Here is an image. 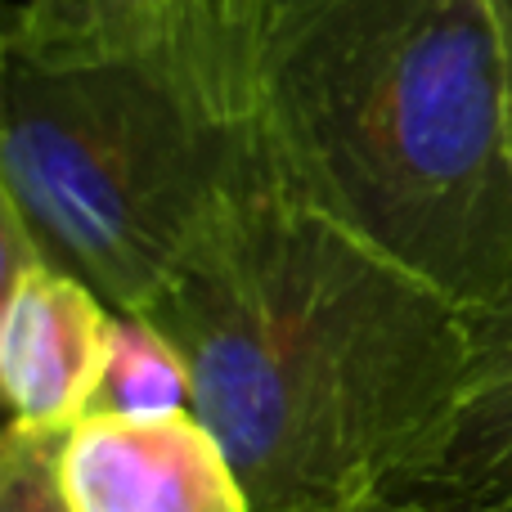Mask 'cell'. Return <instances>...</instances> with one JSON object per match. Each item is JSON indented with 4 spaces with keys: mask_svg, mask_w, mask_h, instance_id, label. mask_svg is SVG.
Here are the masks:
<instances>
[{
    "mask_svg": "<svg viewBox=\"0 0 512 512\" xmlns=\"http://www.w3.org/2000/svg\"><path fill=\"white\" fill-rule=\"evenodd\" d=\"M5 54L41 63L153 59L230 72L221 0H18Z\"/></svg>",
    "mask_w": 512,
    "mask_h": 512,
    "instance_id": "8992f818",
    "label": "cell"
},
{
    "mask_svg": "<svg viewBox=\"0 0 512 512\" xmlns=\"http://www.w3.org/2000/svg\"><path fill=\"white\" fill-rule=\"evenodd\" d=\"M59 436L5 427L0 436V512H68L54 481Z\"/></svg>",
    "mask_w": 512,
    "mask_h": 512,
    "instance_id": "9c48e42d",
    "label": "cell"
},
{
    "mask_svg": "<svg viewBox=\"0 0 512 512\" xmlns=\"http://www.w3.org/2000/svg\"><path fill=\"white\" fill-rule=\"evenodd\" d=\"M243 122L337 225L459 306L512 270V104L490 0H221Z\"/></svg>",
    "mask_w": 512,
    "mask_h": 512,
    "instance_id": "7a4b0ae2",
    "label": "cell"
},
{
    "mask_svg": "<svg viewBox=\"0 0 512 512\" xmlns=\"http://www.w3.org/2000/svg\"><path fill=\"white\" fill-rule=\"evenodd\" d=\"M68 512H252L230 454L194 414H86L54 445Z\"/></svg>",
    "mask_w": 512,
    "mask_h": 512,
    "instance_id": "5b68a950",
    "label": "cell"
},
{
    "mask_svg": "<svg viewBox=\"0 0 512 512\" xmlns=\"http://www.w3.org/2000/svg\"><path fill=\"white\" fill-rule=\"evenodd\" d=\"M0 387L9 427L63 436L95 409L113 337V306L59 270L32 234L0 212Z\"/></svg>",
    "mask_w": 512,
    "mask_h": 512,
    "instance_id": "277c9868",
    "label": "cell"
},
{
    "mask_svg": "<svg viewBox=\"0 0 512 512\" xmlns=\"http://www.w3.org/2000/svg\"><path fill=\"white\" fill-rule=\"evenodd\" d=\"M243 158L230 72L5 54L0 212L113 315H144L167 292Z\"/></svg>",
    "mask_w": 512,
    "mask_h": 512,
    "instance_id": "3957f363",
    "label": "cell"
},
{
    "mask_svg": "<svg viewBox=\"0 0 512 512\" xmlns=\"http://www.w3.org/2000/svg\"><path fill=\"white\" fill-rule=\"evenodd\" d=\"M90 414L171 418L194 414V382L180 351L140 315H113L104 382Z\"/></svg>",
    "mask_w": 512,
    "mask_h": 512,
    "instance_id": "ba28073f",
    "label": "cell"
},
{
    "mask_svg": "<svg viewBox=\"0 0 512 512\" xmlns=\"http://www.w3.org/2000/svg\"><path fill=\"white\" fill-rule=\"evenodd\" d=\"M252 512H351L418 490L463 373V306L337 225L248 126L203 239L144 310Z\"/></svg>",
    "mask_w": 512,
    "mask_h": 512,
    "instance_id": "6da1fadb",
    "label": "cell"
},
{
    "mask_svg": "<svg viewBox=\"0 0 512 512\" xmlns=\"http://www.w3.org/2000/svg\"><path fill=\"white\" fill-rule=\"evenodd\" d=\"M418 490L472 504H512V270L463 306V373L441 459Z\"/></svg>",
    "mask_w": 512,
    "mask_h": 512,
    "instance_id": "52a82bcc",
    "label": "cell"
},
{
    "mask_svg": "<svg viewBox=\"0 0 512 512\" xmlns=\"http://www.w3.org/2000/svg\"><path fill=\"white\" fill-rule=\"evenodd\" d=\"M490 14H495L499 50H504V72H508V104H512V0H490Z\"/></svg>",
    "mask_w": 512,
    "mask_h": 512,
    "instance_id": "8fae6325",
    "label": "cell"
},
{
    "mask_svg": "<svg viewBox=\"0 0 512 512\" xmlns=\"http://www.w3.org/2000/svg\"><path fill=\"white\" fill-rule=\"evenodd\" d=\"M351 512H512V504H472V499L436 495V490H387L355 504Z\"/></svg>",
    "mask_w": 512,
    "mask_h": 512,
    "instance_id": "30bf717a",
    "label": "cell"
}]
</instances>
